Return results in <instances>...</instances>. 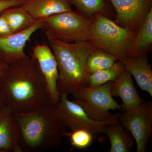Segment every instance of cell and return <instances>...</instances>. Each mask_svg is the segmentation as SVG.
<instances>
[{
    "instance_id": "obj_16",
    "label": "cell",
    "mask_w": 152,
    "mask_h": 152,
    "mask_svg": "<svg viewBox=\"0 0 152 152\" xmlns=\"http://www.w3.org/2000/svg\"><path fill=\"white\" fill-rule=\"evenodd\" d=\"M152 47V8L132 42L127 56H147Z\"/></svg>"
},
{
    "instance_id": "obj_23",
    "label": "cell",
    "mask_w": 152,
    "mask_h": 152,
    "mask_svg": "<svg viewBox=\"0 0 152 152\" xmlns=\"http://www.w3.org/2000/svg\"><path fill=\"white\" fill-rule=\"evenodd\" d=\"M28 1V0H0V13L9 8L23 5Z\"/></svg>"
},
{
    "instance_id": "obj_10",
    "label": "cell",
    "mask_w": 152,
    "mask_h": 152,
    "mask_svg": "<svg viewBox=\"0 0 152 152\" xmlns=\"http://www.w3.org/2000/svg\"><path fill=\"white\" fill-rule=\"evenodd\" d=\"M45 20L20 32L0 37V61L10 64L29 58L25 52L26 44L34 33L43 28Z\"/></svg>"
},
{
    "instance_id": "obj_26",
    "label": "cell",
    "mask_w": 152,
    "mask_h": 152,
    "mask_svg": "<svg viewBox=\"0 0 152 152\" xmlns=\"http://www.w3.org/2000/svg\"><path fill=\"white\" fill-rule=\"evenodd\" d=\"M5 105H7L5 100L4 97L0 90V108Z\"/></svg>"
},
{
    "instance_id": "obj_2",
    "label": "cell",
    "mask_w": 152,
    "mask_h": 152,
    "mask_svg": "<svg viewBox=\"0 0 152 152\" xmlns=\"http://www.w3.org/2000/svg\"><path fill=\"white\" fill-rule=\"evenodd\" d=\"M18 126L23 152H41L56 149L69 133L51 102L29 111L14 113Z\"/></svg>"
},
{
    "instance_id": "obj_25",
    "label": "cell",
    "mask_w": 152,
    "mask_h": 152,
    "mask_svg": "<svg viewBox=\"0 0 152 152\" xmlns=\"http://www.w3.org/2000/svg\"><path fill=\"white\" fill-rule=\"evenodd\" d=\"M8 66V64L0 61V79L6 72Z\"/></svg>"
},
{
    "instance_id": "obj_5",
    "label": "cell",
    "mask_w": 152,
    "mask_h": 152,
    "mask_svg": "<svg viewBox=\"0 0 152 152\" xmlns=\"http://www.w3.org/2000/svg\"><path fill=\"white\" fill-rule=\"evenodd\" d=\"M92 19L73 10L45 19L43 28L48 39L69 43L88 41Z\"/></svg>"
},
{
    "instance_id": "obj_13",
    "label": "cell",
    "mask_w": 152,
    "mask_h": 152,
    "mask_svg": "<svg viewBox=\"0 0 152 152\" xmlns=\"http://www.w3.org/2000/svg\"><path fill=\"white\" fill-rule=\"evenodd\" d=\"M111 93L113 97L121 99L123 104L121 107L124 111L137 108L144 102L134 86L132 75L126 68L113 82Z\"/></svg>"
},
{
    "instance_id": "obj_22",
    "label": "cell",
    "mask_w": 152,
    "mask_h": 152,
    "mask_svg": "<svg viewBox=\"0 0 152 152\" xmlns=\"http://www.w3.org/2000/svg\"><path fill=\"white\" fill-rule=\"evenodd\" d=\"M69 137L71 145L74 148L83 149L91 145L94 140V136L88 131L78 129L71 132Z\"/></svg>"
},
{
    "instance_id": "obj_24",
    "label": "cell",
    "mask_w": 152,
    "mask_h": 152,
    "mask_svg": "<svg viewBox=\"0 0 152 152\" xmlns=\"http://www.w3.org/2000/svg\"><path fill=\"white\" fill-rule=\"evenodd\" d=\"M13 34L5 20L0 16V37H5Z\"/></svg>"
},
{
    "instance_id": "obj_14",
    "label": "cell",
    "mask_w": 152,
    "mask_h": 152,
    "mask_svg": "<svg viewBox=\"0 0 152 152\" xmlns=\"http://www.w3.org/2000/svg\"><path fill=\"white\" fill-rule=\"evenodd\" d=\"M121 62L140 88L152 97V70L147 56H126Z\"/></svg>"
},
{
    "instance_id": "obj_21",
    "label": "cell",
    "mask_w": 152,
    "mask_h": 152,
    "mask_svg": "<svg viewBox=\"0 0 152 152\" xmlns=\"http://www.w3.org/2000/svg\"><path fill=\"white\" fill-rule=\"evenodd\" d=\"M118 59L114 56L103 50L97 49L88 57L86 62V70L88 75H91L97 71L111 66Z\"/></svg>"
},
{
    "instance_id": "obj_4",
    "label": "cell",
    "mask_w": 152,
    "mask_h": 152,
    "mask_svg": "<svg viewBox=\"0 0 152 152\" xmlns=\"http://www.w3.org/2000/svg\"><path fill=\"white\" fill-rule=\"evenodd\" d=\"M91 19L88 41L97 48L113 55L121 61L127 56L136 33L120 26L102 15H96Z\"/></svg>"
},
{
    "instance_id": "obj_15",
    "label": "cell",
    "mask_w": 152,
    "mask_h": 152,
    "mask_svg": "<svg viewBox=\"0 0 152 152\" xmlns=\"http://www.w3.org/2000/svg\"><path fill=\"white\" fill-rule=\"evenodd\" d=\"M22 6L37 20L72 10L69 0H28Z\"/></svg>"
},
{
    "instance_id": "obj_8",
    "label": "cell",
    "mask_w": 152,
    "mask_h": 152,
    "mask_svg": "<svg viewBox=\"0 0 152 152\" xmlns=\"http://www.w3.org/2000/svg\"><path fill=\"white\" fill-rule=\"evenodd\" d=\"M119 122L134 139L137 152H145L151 137L152 102L143 103L137 108L119 114Z\"/></svg>"
},
{
    "instance_id": "obj_18",
    "label": "cell",
    "mask_w": 152,
    "mask_h": 152,
    "mask_svg": "<svg viewBox=\"0 0 152 152\" xmlns=\"http://www.w3.org/2000/svg\"><path fill=\"white\" fill-rule=\"evenodd\" d=\"M0 16L6 20L13 34L27 29L42 20L33 18L22 6L6 9L0 13Z\"/></svg>"
},
{
    "instance_id": "obj_19",
    "label": "cell",
    "mask_w": 152,
    "mask_h": 152,
    "mask_svg": "<svg viewBox=\"0 0 152 152\" xmlns=\"http://www.w3.org/2000/svg\"><path fill=\"white\" fill-rule=\"evenodd\" d=\"M77 11L89 19L101 15L109 18L112 5L110 0H69Z\"/></svg>"
},
{
    "instance_id": "obj_6",
    "label": "cell",
    "mask_w": 152,
    "mask_h": 152,
    "mask_svg": "<svg viewBox=\"0 0 152 152\" xmlns=\"http://www.w3.org/2000/svg\"><path fill=\"white\" fill-rule=\"evenodd\" d=\"M113 82L82 88L72 94L75 98L72 101L80 106L91 119L96 121L109 119L114 115L110 110H122L121 105L114 99L112 95Z\"/></svg>"
},
{
    "instance_id": "obj_17",
    "label": "cell",
    "mask_w": 152,
    "mask_h": 152,
    "mask_svg": "<svg viewBox=\"0 0 152 152\" xmlns=\"http://www.w3.org/2000/svg\"><path fill=\"white\" fill-rule=\"evenodd\" d=\"M120 122L106 126L104 133L110 142V152H129L135 140Z\"/></svg>"
},
{
    "instance_id": "obj_11",
    "label": "cell",
    "mask_w": 152,
    "mask_h": 152,
    "mask_svg": "<svg viewBox=\"0 0 152 152\" xmlns=\"http://www.w3.org/2000/svg\"><path fill=\"white\" fill-rule=\"evenodd\" d=\"M31 56L37 61L48 87L51 102L56 104L59 101L61 94L57 87L58 70L56 57L45 44H37L33 47Z\"/></svg>"
},
{
    "instance_id": "obj_3",
    "label": "cell",
    "mask_w": 152,
    "mask_h": 152,
    "mask_svg": "<svg viewBox=\"0 0 152 152\" xmlns=\"http://www.w3.org/2000/svg\"><path fill=\"white\" fill-rule=\"evenodd\" d=\"M48 40L58 64L57 87L60 94H72L88 86L87 60L98 48L88 41L69 43L56 39Z\"/></svg>"
},
{
    "instance_id": "obj_20",
    "label": "cell",
    "mask_w": 152,
    "mask_h": 152,
    "mask_svg": "<svg viewBox=\"0 0 152 152\" xmlns=\"http://www.w3.org/2000/svg\"><path fill=\"white\" fill-rule=\"evenodd\" d=\"M125 66L121 61H117L110 67L95 72L88 77V86H98L107 82H114L124 70Z\"/></svg>"
},
{
    "instance_id": "obj_9",
    "label": "cell",
    "mask_w": 152,
    "mask_h": 152,
    "mask_svg": "<svg viewBox=\"0 0 152 152\" xmlns=\"http://www.w3.org/2000/svg\"><path fill=\"white\" fill-rule=\"evenodd\" d=\"M116 12L113 21L137 33L152 8V0H110Z\"/></svg>"
},
{
    "instance_id": "obj_1",
    "label": "cell",
    "mask_w": 152,
    "mask_h": 152,
    "mask_svg": "<svg viewBox=\"0 0 152 152\" xmlns=\"http://www.w3.org/2000/svg\"><path fill=\"white\" fill-rule=\"evenodd\" d=\"M0 90L14 113L31 110L51 102L46 80L34 57L9 64Z\"/></svg>"
},
{
    "instance_id": "obj_12",
    "label": "cell",
    "mask_w": 152,
    "mask_h": 152,
    "mask_svg": "<svg viewBox=\"0 0 152 152\" xmlns=\"http://www.w3.org/2000/svg\"><path fill=\"white\" fill-rule=\"evenodd\" d=\"M0 152H23L14 113L7 105L0 108Z\"/></svg>"
},
{
    "instance_id": "obj_7",
    "label": "cell",
    "mask_w": 152,
    "mask_h": 152,
    "mask_svg": "<svg viewBox=\"0 0 152 152\" xmlns=\"http://www.w3.org/2000/svg\"><path fill=\"white\" fill-rule=\"evenodd\" d=\"M59 101L56 104L58 112L66 127L71 132L78 129L88 131L94 136L104 134L107 125L119 122V114L103 121H96L90 118L80 106L69 100L68 94L61 93Z\"/></svg>"
}]
</instances>
